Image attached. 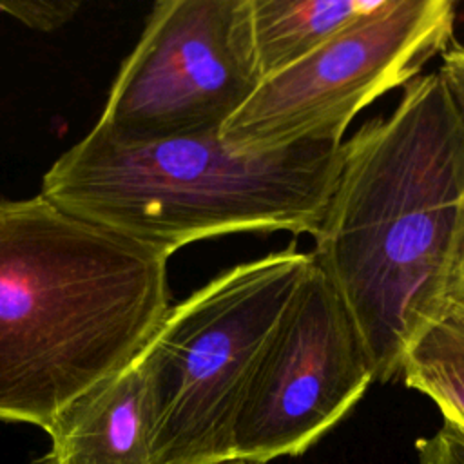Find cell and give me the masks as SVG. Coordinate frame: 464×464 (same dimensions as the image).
<instances>
[{"instance_id": "9a60e30c", "label": "cell", "mask_w": 464, "mask_h": 464, "mask_svg": "<svg viewBox=\"0 0 464 464\" xmlns=\"http://www.w3.org/2000/svg\"><path fill=\"white\" fill-rule=\"evenodd\" d=\"M218 464H259V462H252V460H243V459H230V460H223Z\"/></svg>"}, {"instance_id": "7c38bea8", "label": "cell", "mask_w": 464, "mask_h": 464, "mask_svg": "<svg viewBox=\"0 0 464 464\" xmlns=\"http://www.w3.org/2000/svg\"><path fill=\"white\" fill-rule=\"evenodd\" d=\"M417 464H464V433L444 422L431 437L415 444Z\"/></svg>"}, {"instance_id": "6da1fadb", "label": "cell", "mask_w": 464, "mask_h": 464, "mask_svg": "<svg viewBox=\"0 0 464 464\" xmlns=\"http://www.w3.org/2000/svg\"><path fill=\"white\" fill-rule=\"evenodd\" d=\"M314 261L343 297L375 381L401 377L448 308L464 254V114L439 69L341 145Z\"/></svg>"}, {"instance_id": "8992f818", "label": "cell", "mask_w": 464, "mask_h": 464, "mask_svg": "<svg viewBox=\"0 0 464 464\" xmlns=\"http://www.w3.org/2000/svg\"><path fill=\"white\" fill-rule=\"evenodd\" d=\"M453 25L450 0H379L317 51L263 80L221 138L239 150L315 138L344 141L364 107L420 76L453 44Z\"/></svg>"}, {"instance_id": "7a4b0ae2", "label": "cell", "mask_w": 464, "mask_h": 464, "mask_svg": "<svg viewBox=\"0 0 464 464\" xmlns=\"http://www.w3.org/2000/svg\"><path fill=\"white\" fill-rule=\"evenodd\" d=\"M169 257L42 194L0 199V420L47 431L125 370L170 310Z\"/></svg>"}, {"instance_id": "5bb4252c", "label": "cell", "mask_w": 464, "mask_h": 464, "mask_svg": "<svg viewBox=\"0 0 464 464\" xmlns=\"http://www.w3.org/2000/svg\"><path fill=\"white\" fill-rule=\"evenodd\" d=\"M450 299H451V303L464 306V254L460 257V265H459V270L455 274V281H453V286H451V297Z\"/></svg>"}, {"instance_id": "ba28073f", "label": "cell", "mask_w": 464, "mask_h": 464, "mask_svg": "<svg viewBox=\"0 0 464 464\" xmlns=\"http://www.w3.org/2000/svg\"><path fill=\"white\" fill-rule=\"evenodd\" d=\"M45 464H154L152 411L138 357L47 430Z\"/></svg>"}, {"instance_id": "8fae6325", "label": "cell", "mask_w": 464, "mask_h": 464, "mask_svg": "<svg viewBox=\"0 0 464 464\" xmlns=\"http://www.w3.org/2000/svg\"><path fill=\"white\" fill-rule=\"evenodd\" d=\"M82 4L76 0H2L0 11L22 22L25 27L53 33L69 24Z\"/></svg>"}, {"instance_id": "9c48e42d", "label": "cell", "mask_w": 464, "mask_h": 464, "mask_svg": "<svg viewBox=\"0 0 464 464\" xmlns=\"http://www.w3.org/2000/svg\"><path fill=\"white\" fill-rule=\"evenodd\" d=\"M377 4L379 0H250L263 80L306 58Z\"/></svg>"}, {"instance_id": "30bf717a", "label": "cell", "mask_w": 464, "mask_h": 464, "mask_svg": "<svg viewBox=\"0 0 464 464\" xmlns=\"http://www.w3.org/2000/svg\"><path fill=\"white\" fill-rule=\"evenodd\" d=\"M401 379L431 399L444 422L464 433V306L450 303L415 339L402 361Z\"/></svg>"}, {"instance_id": "5b68a950", "label": "cell", "mask_w": 464, "mask_h": 464, "mask_svg": "<svg viewBox=\"0 0 464 464\" xmlns=\"http://www.w3.org/2000/svg\"><path fill=\"white\" fill-rule=\"evenodd\" d=\"M261 83L250 0H160L94 127L125 145L221 132Z\"/></svg>"}, {"instance_id": "52a82bcc", "label": "cell", "mask_w": 464, "mask_h": 464, "mask_svg": "<svg viewBox=\"0 0 464 464\" xmlns=\"http://www.w3.org/2000/svg\"><path fill=\"white\" fill-rule=\"evenodd\" d=\"M373 381L357 326L312 257L248 381L234 430V459L265 464L304 453Z\"/></svg>"}, {"instance_id": "2e32d148", "label": "cell", "mask_w": 464, "mask_h": 464, "mask_svg": "<svg viewBox=\"0 0 464 464\" xmlns=\"http://www.w3.org/2000/svg\"><path fill=\"white\" fill-rule=\"evenodd\" d=\"M29 464H45V460H33V462H29Z\"/></svg>"}, {"instance_id": "3957f363", "label": "cell", "mask_w": 464, "mask_h": 464, "mask_svg": "<svg viewBox=\"0 0 464 464\" xmlns=\"http://www.w3.org/2000/svg\"><path fill=\"white\" fill-rule=\"evenodd\" d=\"M341 145L315 138L239 150L221 132L125 145L92 127L44 174L40 194L169 254L241 232L314 237L334 190Z\"/></svg>"}, {"instance_id": "4fadbf2b", "label": "cell", "mask_w": 464, "mask_h": 464, "mask_svg": "<svg viewBox=\"0 0 464 464\" xmlns=\"http://www.w3.org/2000/svg\"><path fill=\"white\" fill-rule=\"evenodd\" d=\"M440 56L442 62L439 72L464 114V45L451 44Z\"/></svg>"}, {"instance_id": "277c9868", "label": "cell", "mask_w": 464, "mask_h": 464, "mask_svg": "<svg viewBox=\"0 0 464 464\" xmlns=\"http://www.w3.org/2000/svg\"><path fill=\"white\" fill-rule=\"evenodd\" d=\"M310 263L312 254L292 245L221 272L170 306L138 355L154 464L234 459L248 381Z\"/></svg>"}]
</instances>
